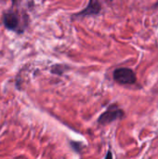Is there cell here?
Instances as JSON below:
<instances>
[{
    "instance_id": "cell-5",
    "label": "cell",
    "mask_w": 158,
    "mask_h": 159,
    "mask_svg": "<svg viewBox=\"0 0 158 159\" xmlns=\"http://www.w3.org/2000/svg\"><path fill=\"white\" fill-rule=\"evenodd\" d=\"M106 157H112V155H111V153H110V152L108 153V155L106 156Z\"/></svg>"
},
{
    "instance_id": "cell-6",
    "label": "cell",
    "mask_w": 158,
    "mask_h": 159,
    "mask_svg": "<svg viewBox=\"0 0 158 159\" xmlns=\"http://www.w3.org/2000/svg\"><path fill=\"white\" fill-rule=\"evenodd\" d=\"M111 1H113V0H111Z\"/></svg>"
},
{
    "instance_id": "cell-4",
    "label": "cell",
    "mask_w": 158,
    "mask_h": 159,
    "mask_svg": "<svg viewBox=\"0 0 158 159\" xmlns=\"http://www.w3.org/2000/svg\"><path fill=\"white\" fill-rule=\"evenodd\" d=\"M102 10V5L100 0H89L88 5L85 9H83L81 12L75 14L76 17L78 16H91V15H97L101 12Z\"/></svg>"
},
{
    "instance_id": "cell-1",
    "label": "cell",
    "mask_w": 158,
    "mask_h": 159,
    "mask_svg": "<svg viewBox=\"0 0 158 159\" xmlns=\"http://www.w3.org/2000/svg\"><path fill=\"white\" fill-rule=\"evenodd\" d=\"M114 79L121 85H133L137 81V77L132 69L122 67L114 71Z\"/></svg>"
},
{
    "instance_id": "cell-3",
    "label": "cell",
    "mask_w": 158,
    "mask_h": 159,
    "mask_svg": "<svg viewBox=\"0 0 158 159\" xmlns=\"http://www.w3.org/2000/svg\"><path fill=\"white\" fill-rule=\"evenodd\" d=\"M4 25L11 31H17L20 26V18L15 12H7L3 17Z\"/></svg>"
},
{
    "instance_id": "cell-2",
    "label": "cell",
    "mask_w": 158,
    "mask_h": 159,
    "mask_svg": "<svg viewBox=\"0 0 158 159\" xmlns=\"http://www.w3.org/2000/svg\"><path fill=\"white\" fill-rule=\"evenodd\" d=\"M124 112L115 105L110 106L104 113H102L98 118V123L100 125H107L114 121L123 118Z\"/></svg>"
}]
</instances>
